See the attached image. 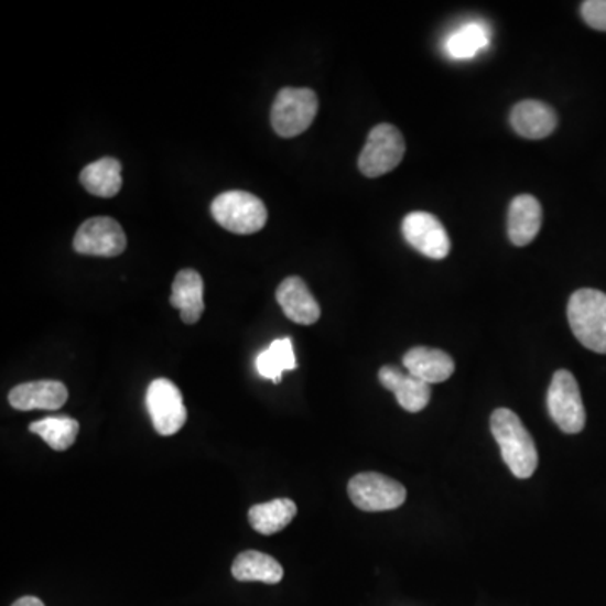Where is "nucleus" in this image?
Wrapping results in <instances>:
<instances>
[{"mask_svg": "<svg viewBox=\"0 0 606 606\" xmlns=\"http://www.w3.org/2000/svg\"><path fill=\"white\" fill-rule=\"evenodd\" d=\"M296 368L295 353H293L292 339L273 340L268 349L258 354L257 369L261 378L273 382L282 381L283 372L293 371Z\"/></svg>", "mask_w": 606, "mask_h": 606, "instance_id": "obj_21", "label": "nucleus"}, {"mask_svg": "<svg viewBox=\"0 0 606 606\" xmlns=\"http://www.w3.org/2000/svg\"><path fill=\"white\" fill-rule=\"evenodd\" d=\"M296 516V504L292 499H275L257 504L248 512L251 528L263 535L283 531Z\"/></svg>", "mask_w": 606, "mask_h": 606, "instance_id": "obj_20", "label": "nucleus"}, {"mask_svg": "<svg viewBox=\"0 0 606 606\" xmlns=\"http://www.w3.org/2000/svg\"><path fill=\"white\" fill-rule=\"evenodd\" d=\"M548 410L558 429L567 435L583 432L586 410L578 381L566 369L554 372L548 391Z\"/></svg>", "mask_w": 606, "mask_h": 606, "instance_id": "obj_6", "label": "nucleus"}, {"mask_svg": "<svg viewBox=\"0 0 606 606\" xmlns=\"http://www.w3.org/2000/svg\"><path fill=\"white\" fill-rule=\"evenodd\" d=\"M490 432L500 448L504 464L513 477H532L538 468L539 458L534 439L528 432L518 414L507 408H499L490 416Z\"/></svg>", "mask_w": 606, "mask_h": 606, "instance_id": "obj_1", "label": "nucleus"}, {"mask_svg": "<svg viewBox=\"0 0 606 606\" xmlns=\"http://www.w3.org/2000/svg\"><path fill=\"white\" fill-rule=\"evenodd\" d=\"M172 307L181 312L184 324H197L204 312L203 277L193 268L178 271L172 283Z\"/></svg>", "mask_w": 606, "mask_h": 606, "instance_id": "obj_17", "label": "nucleus"}, {"mask_svg": "<svg viewBox=\"0 0 606 606\" xmlns=\"http://www.w3.org/2000/svg\"><path fill=\"white\" fill-rule=\"evenodd\" d=\"M66 400L68 389L59 381L24 382L9 392V403L19 411H56L65 407Z\"/></svg>", "mask_w": 606, "mask_h": 606, "instance_id": "obj_12", "label": "nucleus"}, {"mask_svg": "<svg viewBox=\"0 0 606 606\" xmlns=\"http://www.w3.org/2000/svg\"><path fill=\"white\" fill-rule=\"evenodd\" d=\"M379 382L389 391L394 392L398 404L408 413H420L429 407L432 398V386L403 372L394 366H382L379 369Z\"/></svg>", "mask_w": 606, "mask_h": 606, "instance_id": "obj_11", "label": "nucleus"}, {"mask_svg": "<svg viewBox=\"0 0 606 606\" xmlns=\"http://www.w3.org/2000/svg\"><path fill=\"white\" fill-rule=\"evenodd\" d=\"M12 606H44V603L40 598H34V596H24Z\"/></svg>", "mask_w": 606, "mask_h": 606, "instance_id": "obj_25", "label": "nucleus"}, {"mask_svg": "<svg viewBox=\"0 0 606 606\" xmlns=\"http://www.w3.org/2000/svg\"><path fill=\"white\" fill-rule=\"evenodd\" d=\"M29 430L34 435H40L51 448L56 452H65L76 442L79 423L69 416H51L31 424Z\"/></svg>", "mask_w": 606, "mask_h": 606, "instance_id": "obj_22", "label": "nucleus"}, {"mask_svg": "<svg viewBox=\"0 0 606 606\" xmlns=\"http://www.w3.org/2000/svg\"><path fill=\"white\" fill-rule=\"evenodd\" d=\"M317 95L311 88H283L271 107V127L277 136L292 139L314 123Z\"/></svg>", "mask_w": 606, "mask_h": 606, "instance_id": "obj_4", "label": "nucleus"}, {"mask_svg": "<svg viewBox=\"0 0 606 606\" xmlns=\"http://www.w3.org/2000/svg\"><path fill=\"white\" fill-rule=\"evenodd\" d=\"M277 302L295 324L312 325L321 318V305L300 277H289L280 283Z\"/></svg>", "mask_w": 606, "mask_h": 606, "instance_id": "obj_14", "label": "nucleus"}, {"mask_svg": "<svg viewBox=\"0 0 606 606\" xmlns=\"http://www.w3.org/2000/svg\"><path fill=\"white\" fill-rule=\"evenodd\" d=\"M145 404L159 435H175L186 424L187 411L181 391L169 379L150 382Z\"/></svg>", "mask_w": 606, "mask_h": 606, "instance_id": "obj_8", "label": "nucleus"}, {"mask_svg": "<svg viewBox=\"0 0 606 606\" xmlns=\"http://www.w3.org/2000/svg\"><path fill=\"white\" fill-rule=\"evenodd\" d=\"M347 493L354 506L364 512L394 510L407 500L403 484L376 472H364L350 478Z\"/></svg>", "mask_w": 606, "mask_h": 606, "instance_id": "obj_7", "label": "nucleus"}, {"mask_svg": "<svg viewBox=\"0 0 606 606\" xmlns=\"http://www.w3.org/2000/svg\"><path fill=\"white\" fill-rule=\"evenodd\" d=\"M210 215L221 228L235 235H255L264 228L268 219L263 201L245 191L219 194L210 204Z\"/></svg>", "mask_w": 606, "mask_h": 606, "instance_id": "obj_3", "label": "nucleus"}, {"mask_svg": "<svg viewBox=\"0 0 606 606\" xmlns=\"http://www.w3.org/2000/svg\"><path fill=\"white\" fill-rule=\"evenodd\" d=\"M489 31L484 28V24L472 22V24L462 25L457 33L450 36L446 51L455 59H470L489 46Z\"/></svg>", "mask_w": 606, "mask_h": 606, "instance_id": "obj_23", "label": "nucleus"}, {"mask_svg": "<svg viewBox=\"0 0 606 606\" xmlns=\"http://www.w3.org/2000/svg\"><path fill=\"white\" fill-rule=\"evenodd\" d=\"M232 576L238 582H261L277 585L282 582L283 567L275 558L260 551H245L236 558L231 567Z\"/></svg>", "mask_w": 606, "mask_h": 606, "instance_id": "obj_18", "label": "nucleus"}, {"mask_svg": "<svg viewBox=\"0 0 606 606\" xmlns=\"http://www.w3.org/2000/svg\"><path fill=\"white\" fill-rule=\"evenodd\" d=\"M403 236L414 250L432 260H443L452 250L448 232L436 216L414 210L403 219Z\"/></svg>", "mask_w": 606, "mask_h": 606, "instance_id": "obj_10", "label": "nucleus"}, {"mask_svg": "<svg viewBox=\"0 0 606 606\" xmlns=\"http://www.w3.org/2000/svg\"><path fill=\"white\" fill-rule=\"evenodd\" d=\"M582 15L589 28L606 33V0H586L582 4Z\"/></svg>", "mask_w": 606, "mask_h": 606, "instance_id": "obj_24", "label": "nucleus"}, {"mask_svg": "<svg viewBox=\"0 0 606 606\" xmlns=\"http://www.w3.org/2000/svg\"><path fill=\"white\" fill-rule=\"evenodd\" d=\"M510 126L522 139L541 140L556 130L558 115L553 107L542 101H519L510 111Z\"/></svg>", "mask_w": 606, "mask_h": 606, "instance_id": "obj_13", "label": "nucleus"}, {"mask_svg": "<svg viewBox=\"0 0 606 606\" xmlns=\"http://www.w3.org/2000/svg\"><path fill=\"white\" fill-rule=\"evenodd\" d=\"M404 152L403 133L391 123H379L369 132L357 164L366 177H381L401 164Z\"/></svg>", "mask_w": 606, "mask_h": 606, "instance_id": "obj_5", "label": "nucleus"}, {"mask_svg": "<svg viewBox=\"0 0 606 606\" xmlns=\"http://www.w3.org/2000/svg\"><path fill=\"white\" fill-rule=\"evenodd\" d=\"M83 187L89 194L98 197H113L121 190V164L113 158H104L100 161L86 165L79 175Z\"/></svg>", "mask_w": 606, "mask_h": 606, "instance_id": "obj_19", "label": "nucleus"}, {"mask_svg": "<svg viewBox=\"0 0 606 606\" xmlns=\"http://www.w3.org/2000/svg\"><path fill=\"white\" fill-rule=\"evenodd\" d=\"M541 226V203L529 194L513 197L509 207V221H507L510 241L516 247H528L529 242L534 241L535 236L539 235Z\"/></svg>", "mask_w": 606, "mask_h": 606, "instance_id": "obj_16", "label": "nucleus"}, {"mask_svg": "<svg viewBox=\"0 0 606 606\" xmlns=\"http://www.w3.org/2000/svg\"><path fill=\"white\" fill-rule=\"evenodd\" d=\"M76 253L89 257H118L127 248V236L120 223L105 216L88 219L73 239Z\"/></svg>", "mask_w": 606, "mask_h": 606, "instance_id": "obj_9", "label": "nucleus"}, {"mask_svg": "<svg viewBox=\"0 0 606 606\" xmlns=\"http://www.w3.org/2000/svg\"><path fill=\"white\" fill-rule=\"evenodd\" d=\"M403 366L411 376L430 386L448 381L455 372L452 356L432 347H413L408 350L403 357Z\"/></svg>", "mask_w": 606, "mask_h": 606, "instance_id": "obj_15", "label": "nucleus"}, {"mask_svg": "<svg viewBox=\"0 0 606 606\" xmlns=\"http://www.w3.org/2000/svg\"><path fill=\"white\" fill-rule=\"evenodd\" d=\"M567 322L574 337L593 353L606 354V293L582 289L567 302Z\"/></svg>", "mask_w": 606, "mask_h": 606, "instance_id": "obj_2", "label": "nucleus"}]
</instances>
